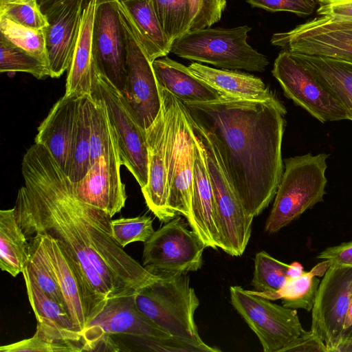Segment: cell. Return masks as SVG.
I'll return each instance as SVG.
<instances>
[{"instance_id":"obj_2","label":"cell","mask_w":352,"mask_h":352,"mask_svg":"<svg viewBox=\"0 0 352 352\" xmlns=\"http://www.w3.org/2000/svg\"><path fill=\"white\" fill-rule=\"evenodd\" d=\"M184 104L212 139L247 212L253 217L260 214L274 198L284 171L285 106L278 98L261 101L230 96Z\"/></svg>"},{"instance_id":"obj_30","label":"cell","mask_w":352,"mask_h":352,"mask_svg":"<svg viewBox=\"0 0 352 352\" xmlns=\"http://www.w3.org/2000/svg\"><path fill=\"white\" fill-rule=\"evenodd\" d=\"M331 263L329 260L315 265L309 272H305L297 278H289L277 292L255 294L270 300H282V305L291 309H302L311 311L320 280L316 276H323Z\"/></svg>"},{"instance_id":"obj_6","label":"cell","mask_w":352,"mask_h":352,"mask_svg":"<svg viewBox=\"0 0 352 352\" xmlns=\"http://www.w3.org/2000/svg\"><path fill=\"white\" fill-rule=\"evenodd\" d=\"M250 30L248 25L190 30L173 42L170 52L222 69L263 72L269 60L248 43Z\"/></svg>"},{"instance_id":"obj_5","label":"cell","mask_w":352,"mask_h":352,"mask_svg":"<svg viewBox=\"0 0 352 352\" xmlns=\"http://www.w3.org/2000/svg\"><path fill=\"white\" fill-rule=\"evenodd\" d=\"M166 126L168 204L176 214L191 222V195L195 133L185 105L158 84Z\"/></svg>"},{"instance_id":"obj_40","label":"cell","mask_w":352,"mask_h":352,"mask_svg":"<svg viewBox=\"0 0 352 352\" xmlns=\"http://www.w3.org/2000/svg\"><path fill=\"white\" fill-rule=\"evenodd\" d=\"M190 30L211 27L219 22L226 7V0H189Z\"/></svg>"},{"instance_id":"obj_49","label":"cell","mask_w":352,"mask_h":352,"mask_svg":"<svg viewBox=\"0 0 352 352\" xmlns=\"http://www.w3.org/2000/svg\"><path fill=\"white\" fill-rule=\"evenodd\" d=\"M316 1H319L320 3H321L322 4H329V3H333L344 1H348V0H316Z\"/></svg>"},{"instance_id":"obj_14","label":"cell","mask_w":352,"mask_h":352,"mask_svg":"<svg viewBox=\"0 0 352 352\" xmlns=\"http://www.w3.org/2000/svg\"><path fill=\"white\" fill-rule=\"evenodd\" d=\"M352 297V267L331 265L320 280L311 309V331L329 352L340 342Z\"/></svg>"},{"instance_id":"obj_37","label":"cell","mask_w":352,"mask_h":352,"mask_svg":"<svg viewBox=\"0 0 352 352\" xmlns=\"http://www.w3.org/2000/svg\"><path fill=\"white\" fill-rule=\"evenodd\" d=\"M0 34L49 66L43 29H33L0 17Z\"/></svg>"},{"instance_id":"obj_35","label":"cell","mask_w":352,"mask_h":352,"mask_svg":"<svg viewBox=\"0 0 352 352\" xmlns=\"http://www.w3.org/2000/svg\"><path fill=\"white\" fill-rule=\"evenodd\" d=\"M0 72H25L38 80L51 77L47 64L0 34Z\"/></svg>"},{"instance_id":"obj_3","label":"cell","mask_w":352,"mask_h":352,"mask_svg":"<svg viewBox=\"0 0 352 352\" xmlns=\"http://www.w3.org/2000/svg\"><path fill=\"white\" fill-rule=\"evenodd\" d=\"M160 276L135 292L138 309L172 338L192 343L203 351H220L204 343L199 335L194 315L199 300L188 273Z\"/></svg>"},{"instance_id":"obj_11","label":"cell","mask_w":352,"mask_h":352,"mask_svg":"<svg viewBox=\"0 0 352 352\" xmlns=\"http://www.w3.org/2000/svg\"><path fill=\"white\" fill-rule=\"evenodd\" d=\"M91 94L104 102L116 132L122 165L133 175L141 189L144 188L148 178L146 132L137 123L121 92L98 70Z\"/></svg>"},{"instance_id":"obj_9","label":"cell","mask_w":352,"mask_h":352,"mask_svg":"<svg viewBox=\"0 0 352 352\" xmlns=\"http://www.w3.org/2000/svg\"><path fill=\"white\" fill-rule=\"evenodd\" d=\"M35 235L56 277L75 328L82 333L103 309L107 299L95 292L74 256L60 240L46 233Z\"/></svg>"},{"instance_id":"obj_46","label":"cell","mask_w":352,"mask_h":352,"mask_svg":"<svg viewBox=\"0 0 352 352\" xmlns=\"http://www.w3.org/2000/svg\"><path fill=\"white\" fill-rule=\"evenodd\" d=\"M352 351V340H342L333 350V352Z\"/></svg>"},{"instance_id":"obj_7","label":"cell","mask_w":352,"mask_h":352,"mask_svg":"<svg viewBox=\"0 0 352 352\" xmlns=\"http://www.w3.org/2000/svg\"><path fill=\"white\" fill-rule=\"evenodd\" d=\"M188 115L204 153L213 190L221 250L230 256H240L249 242L254 217L247 212L235 193L212 139Z\"/></svg>"},{"instance_id":"obj_13","label":"cell","mask_w":352,"mask_h":352,"mask_svg":"<svg viewBox=\"0 0 352 352\" xmlns=\"http://www.w3.org/2000/svg\"><path fill=\"white\" fill-rule=\"evenodd\" d=\"M119 11L124 28L127 49L126 79L121 94L137 123L146 132L157 118L162 108L158 82L152 62L126 19Z\"/></svg>"},{"instance_id":"obj_18","label":"cell","mask_w":352,"mask_h":352,"mask_svg":"<svg viewBox=\"0 0 352 352\" xmlns=\"http://www.w3.org/2000/svg\"><path fill=\"white\" fill-rule=\"evenodd\" d=\"M121 165L119 155L101 156L80 181L72 182L75 195L113 217L124 207L127 198Z\"/></svg>"},{"instance_id":"obj_15","label":"cell","mask_w":352,"mask_h":352,"mask_svg":"<svg viewBox=\"0 0 352 352\" xmlns=\"http://www.w3.org/2000/svg\"><path fill=\"white\" fill-rule=\"evenodd\" d=\"M271 43L290 53L352 60V28L322 16L274 34Z\"/></svg>"},{"instance_id":"obj_29","label":"cell","mask_w":352,"mask_h":352,"mask_svg":"<svg viewBox=\"0 0 352 352\" xmlns=\"http://www.w3.org/2000/svg\"><path fill=\"white\" fill-rule=\"evenodd\" d=\"M30 258V243L17 222L14 209L0 211V268L12 276L23 273Z\"/></svg>"},{"instance_id":"obj_20","label":"cell","mask_w":352,"mask_h":352,"mask_svg":"<svg viewBox=\"0 0 352 352\" xmlns=\"http://www.w3.org/2000/svg\"><path fill=\"white\" fill-rule=\"evenodd\" d=\"M79 96L64 95L38 127L35 143L44 146L68 177L77 131Z\"/></svg>"},{"instance_id":"obj_36","label":"cell","mask_w":352,"mask_h":352,"mask_svg":"<svg viewBox=\"0 0 352 352\" xmlns=\"http://www.w3.org/2000/svg\"><path fill=\"white\" fill-rule=\"evenodd\" d=\"M28 241L30 243V258L25 268L38 286L48 296L67 309L56 277L48 262L38 237L35 235L30 238Z\"/></svg>"},{"instance_id":"obj_41","label":"cell","mask_w":352,"mask_h":352,"mask_svg":"<svg viewBox=\"0 0 352 352\" xmlns=\"http://www.w3.org/2000/svg\"><path fill=\"white\" fill-rule=\"evenodd\" d=\"M253 8L269 12H289L298 16L312 14L316 8V0H245Z\"/></svg>"},{"instance_id":"obj_33","label":"cell","mask_w":352,"mask_h":352,"mask_svg":"<svg viewBox=\"0 0 352 352\" xmlns=\"http://www.w3.org/2000/svg\"><path fill=\"white\" fill-rule=\"evenodd\" d=\"M22 274L24 278L28 299L36 320L76 331L67 309L48 296L38 286L25 267Z\"/></svg>"},{"instance_id":"obj_25","label":"cell","mask_w":352,"mask_h":352,"mask_svg":"<svg viewBox=\"0 0 352 352\" xmlns=\"http://www.w3.org/2000/svg\"><path fill=\"white\" fill-rule=\"evenodd\" d=\"M116 2L151 62L170 52L172 45L160 24L151 0Z\"/></svg>"},{"instance_id":"obj_50","label":"cell","mask_w":352,"mask_h":352,"mask_svg":"<svg viewBox=\"0 0 352 352\" xmlns=\"http://www.w3.org/2000/svg\"><path fill=\"white\" fill-rule=\"evenodd\" d=\"M89 1V0H84L82 6L85 5L86 3H87ZM117 1H120V0H96V4L98 5V4L103 3Z\"/></svg>"},{"instance_id":"obj_4","label":"cell","mask_w":352,"mask_h":352,"mask_svg":"<svg viewBox=\"0 0 352 352\" xmlns=\"http://www.w3.org/2000/svg\"><path fill=\"white\" fill-rule=\"evenodd\" d=\"M329 156L309 153L284 160L285 169L265 222V232H278L324 201Z\"/></svg>"},{"instance_id":"obj_32","label":"cell","mask_w":352,"mask_h":352,"mask_svg":"<svg viewBox=\"0 0 352 352\" xmlns=\"http://www.w3.org/2000/svg\"><path fill=\"white\" fill-rule=\"evenodd\" d=\"M91 94L79 97L77 131L74 144L73 157L68 175L72 183L80 181L90 168L91 142Z\"/></svg>"},{"instance_id":"obj_1","label":"cell","mask_w":352,"mask_h":352,"mask_svg":"<svg viewBox=\"0 0 352 352\" xmlns=\"http://www.w3.org/2000/svg\"><path fill=\"white\" fill-rule=\"evenodd\" d=\"M21 171L25 186L14 209L27 239L46 233L60 240L98 294L105 299L126 294L160 278L113 239L112 217L75 195L72 182L44 146L34 144L27 150Z\"/></svg>"},{"instance_id":"obj_19","label":"cell","mask_w":352,"mask_h":352,"mask_svg":"<svg viewBox=\"0 0 352 352\" xmlns=\"http://www.w3.org/2000/svg\"><path fill=\"white\" fill-rule=\"evenodd\" d=\"M82 1H72L50 11L43 28L45 48L52 78H58L69 69L77 43Z\"/></svg>"},{"instance_id":"obj_17","label":"cell","mask_w":352,"mask_h":352,"mask_svg":"<svg viewBox=\"0 0 352 352\" xmlns=\"http://www.w3.org/2000/svg\"><path fill=\"white\" fill-rule=\"evenodd\" d=\"M135 292L107 298L103 309L82 334H123L144 342L172 338L138 309Z\"/></svg>"},{"instance_id":"obj_8","label":"cell","mask_w":352,"mask_h":352,"mask_svg":"<svg viewBox=\"0 0 352 352\" xmlns=\"http://www.w3.org/2000/svg\"><path fill=\"white\" fill-rule=\"evenodd\" d=\"M230 302L258 337L264 352H282L305 333L296 309L272 302L240 286L230 287Z\"/></svg>"},{"instance_id":"obj_39","label":"cell","mask_w":352,"mask_h":352,"mask_svg":"<svg viewBox=\"0 0 352 352\" xmlns=\"http://www.w3.org/2000/svg\"><path fill=\"white\" fill-rule=\"evenodd\" d=\"M0 17L33 29L47 25L36 0H0Z\"/></svg>"},{"instance_id":"obj_12","label":"cell","mask_w":352,"mask_h":352,"mask_svg":"<svg viewBox=\"0 0 352 352\" xmlns=\"http://www.w3.org/2000/svg\"><path fill=\"white\" fill-rule=\"evenodd\" d=\"M272 73L286 97L321 122L350 120L344 107L289 52L278 54Z\"/></svg>"},{"instance_id":"obj_21","label":"cell","mask_w":352,"mask_h":352,"mask_svg":"<svg viewBox=\"0 0 352 352\" xmlns=\"http://www.w3.org/2000/svg\"><path fill=\"white\" fill-rule=\"evenodd\" d=\"M146 138L148 157V178L142 192L148 209L163 222L166 223L177 214L168 204L166 173L167 126L164 107L154 122L146 129Z\"/></svg>"},{"instance_id":"obj_23","label":"cell","mask_w":352,"mask_h":352,"mask_svg":"<svg viewBox=\"0 0 352 352\" xmlns=\"http://www.w3.org/2000/svg\"><path fill=\"white\" fill-rule=\"evenodd\" d=\"M96 0L83 5L77 43L69 68L64 95L91 94L97 68L92 50V28Z\"/></svg>"},{"instance_id":"obj_44","label":"cell","mask_w":352,"mask_h":352,"mask_svg":"<svg viewBox=\"0 0 352 352\" xmlns=\"http://www.w3.org/2000/svg\"><path fill=\"white\" fill-rule=\"evenodd\" d=\"M317 12L331 21L352 20V0L322 4Z\"/></svg>"},{"instance_id":"obj_22","label":"cell","mask_w":352,"mask_h":352,"mask_svg":"<svg viewBox=\"0 0 352 352\" xmlns=\"http://www.w3.org/2000/svg\"><path fill=\"white\" fill-rule=\"evenodd\" d=\"M195 133V132H194ZM206 248L221 249L217 226L212 187L203 147L195 133L191 195V222L189 224Z\"/></svg>"},{"instance_id":"obj_45","label":"cell","mask_w":352,"mask_h":352,"mask_svg":"<svg viewBox=\"0 0 352 352\" xmlns=\"http://www.w3.org/2000/svg\"><path fill=\"white\" fill-rule=\"evenodd\" d=\"M76 0H36L41 11L45 15L50 11L67 2ZM84 1V0H78Z\"/></svg>"},{"instance_id":"obj_24","label":"cell","mask_w":352,"mask_h":352,"mask_svg":"<svg viewBox=\"0 0 352 352\" xmlns=\"http://www.w3.org/2000/svg\"><path fill=\"white\" fill-rule=\"evenodd\" d=\"M152 66L158 84L184 104L208 102L225 97L195 76L188 67L166 56L153 60Z\"/></svg>"},{"instance_id":"obj_16","label":"cell","mask_w":352,"mask_h":352,"mask_svg":"<svg viewBox=\"0 0 352 352\" xmlns=\"http://www.w3.org/2000/svg\"><path fill=\"white\" fill-rule=\"evenodd\" d=\"M92 50L97 70L120 91L126 79V41L116 1L97 5L92 28Z\"/></svg>"},{"instance_id":"obj_27","label":"cell","mask_w":352,"mask_h":352,"mask_svg":"<svg viewBox=\"0 0 352 352\" xmlns=\"http://www.w3.org/2000/svg\"><path fill=\"white\" fill-rule=\"evenodd\" d=\"M290 54L344 107L352 120V60Z\"/></svg>"},{"instance_id":"obj_28","label":"cell","mask_w":352,"mask_h":352,"mask_svg":"<svg viewBox=\"0 0 352 352\" xmlns=\"http://www.w3.org/2000/svg\"><path fill=\"white\" fill-rule=\"evenodd\" d=\"M82 334L76 330L37 321L32 337L0 347L1 352H81Z\"/></svg>"},{"instance_id":"obj_38","label":"cell","mask_w":352,"mask_h":352,"mask_svg":"<svg viewBox=\"0 0 352 352\" xmlns=\"http://www.w3.org/2000/svg\"><path fill=\"white\" fill-rule=\"evenodd\" d=\"M111 235L122 248L133 242H146L155 232L150 217L139 216L131 218L111 219Z\"/></svg>"},{"instance_id":"obj_42","label":"cell","mask_w":352,"mask_h":352,"mask_svg":"<svg viewBox=\"0 0 352 352\" xmlns=\"http://www.w3.org/2000/svg\"><path fill=\"white\" fill-rule=\"evenodd\" d=\"M329 352L324 342L311 330L283 349L282 352Z\"/></svg>"},{"instance_id":"obj_34","label":"cell","mask_w":352,"mask_h":352,"mask_svg":"<svg viewBox=\"0 0 352 352\" xmlns=\"http://www.w3.org/2000/svg\"><path fill=\"white\" fill-rule=\"evenodd\" d=\"M160 24L171 45L190 30L189 0H151Z\"/></svg>"},{"instance_id":"obj_26","label":"cell","mask_w":352,"mask_h":352,"mask_svg":"<svg viewBox=\"0 0 352 352\" xmlns=\"http://www.w3.org/2000/svg\"><path fill=\"white\" fill-rule=\"evenodd\" d=\"M188 67L195 76L225 96L261 101L277 98L255 76L236 69H215L197 62Z\"/></svg>"},{"instance_id":"obj_43","label":"cell","mask_w":352,"mask_h":352,"mask_svg":"<svg viewBox=\"0 0 352 352\" xmlns=\"http://www.w3.org/2000/svg\"><path fill=\"white\" fill-rule=\"evenodd\" d=\"M317 258L329 260L331 265L352 267V241L328 247Z\"/></svg>"},{"instance_id":"obj_10","label":"cell","mask_w":352,"mask_h":352,"mask_svg":"<svg viewBox=\"0 0 352 352\" xmlns=\"http://www.w3.org/2000/svg\"><path fill=\"white\" fill-rule=\"evenodd\" d=\"M206 248L198 234L175 217L144 243L143 266L155 275L195 272L202 266Z\"/></svg>"},{"instance_id":"obj_47","label":"cell","mask_w":352,"mask_h":352,"mask_svg":"<svg viewBox=\"0 0 352 352\" xmlns=\"http://www.w3.org/2000/svg\"><path fill=\"white\" fill-rule=\"evenodd\" d=\"M351 324H352V297L351 299L350 305H349L346 317L345 319L344 329L349 327Z\"/></svg>"},{"instance_id":"obj_48","label":"cell","mask_w":352,"mask_h":352,"mask_svg":"<svg viewBox=\"0 0 352 352\" xmlns=\"http://www.w3.org/2000/svg\"><path fill=\"white\" fill-rule=\"evenodd\" d=\"M342 340H352V324L344 329L341 338Z\"/></svg>"},{"instance_id":"obj_31","label":"cell","mask_w":352,"mask_h":352,"mask_svg":"<svg viewBox=\"0 0 352 352\" xmlns=\"http://www.w3.org/2000/svg\"><path fill=\"white\" fill-rule=\"evenodd\" d=\"M304 272V268L299 262L287 264L265 251H261L255 256L251 285L255 292L273 293L280 289L288 278H297Z\"/></svg>"}]
</instances>
